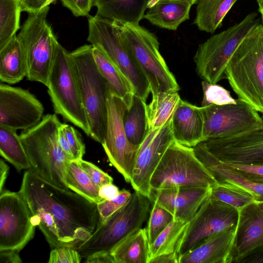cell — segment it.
Returning <instances> with one entry per match:
<instances>
[{"instance_id": "21", "label": "cell", "mask_w": 263, "mask_h": 263, "mask_svg": "<svg viewBox=\"0 0 263 263\" xmlns=\"http://www.w3.org/2000/svg\"><path fill=\"white\" fill-rule=\"evenodd\" d=\"M236 226L212 236L181 256L179 263H232V253Z\"/></svg>"}, {"instance_id": "46", "label": "cell", "mask_w": 263, "mask_h": 263, "mask_svg": "<svg viewBox=\"0 0 263 263\" xmlns=\"http://www.w3.org/2000/svg\"><path fill=\"white\" fill-rule=\"evenodd\" d=\"M19 251L13 250L0 251V263L22 262L19 256Z\"/></svg>"}, {"instance_id": "42", "label": "cell", "mask_w": 263, "mask_h": 263, "mask_svg": "<svg viewBox=\"0 0 263 263\" xmlns=\"http://www.w3.org/2000/svg\"><path fill=\"white\" fill-rule=\"evenodd\" d=\"M82 256L78 251L72 247L63 246L54 248L50 253L48 263H79Z\"/></svg>"}, {"instance_id": "34", "label": "cell", "mask_w": 263, "mask_h": 263, "mask_svg": "<svg viewBox=\"0 0 263 263\" xmlns=\"http://www.w3.org/2000/svg\"><path fill=\"white\" fill-rule=\"evenodd\" d=\"M65 183L70 190L96 204L103 200L99 195L100 187L80 166L77 161L72 160L67 166Z\"/></svg>"}, {"instance_id": "10", "label": "cell", "mask_w": 263, "mask_h": 263, "mask_svg": "<svg viewBox=\"0 0 263 263\" xmlns=\"http://www.w3.org/2000/svg\"><path fill=\"white\" fill-rule=\"evenodd\" d=\"M217 183L196 155L194 148L174 140L153 173L150 186L152 191L185 186L212 188Z\"/></svg>"}, {"instance_id": "4", "label": "cell", "mask_w": 263, "mask_h": 263, "mask_svg": "<svg viewBox=\"0 0 263 263\" xmlns=\"http://www.w3.org/2000/svg\"><path fill=\"white\" fill-rule=\"evenodd\" d=\"M92 48L91 44H85L70 54L89 126V137L102 144L106 132V98L109 85L96 66Z\"/></svg>"}, {"instance_id": "49", "label": "cell", "mask_w": 263, "mask_h": 263, "mask_svg": "<svg viewBox=\"0 0 263 263\" xmlns=\"http://www.w3.org/2000/svg\"><path fill=\"white\" fill-rule=\"evenodd\" d=\"M180 256L175 252L156 256L151 259L149 263H179Z\"/></svg>"}, {"instance_id": "45", "label": "cell", "mask_w": 263, "mask_h": 263, "mask_svg": "<svg viewBox=\"0 0 263 263\" xmlns=\"http://www.w3.org/2000/svg\"><path fill=\"white\" fill-rule=\"evenodd\" d=\"M58 0H19L22 11L36 14Z\"/></svg>"}, {"instance_id": "35", "label": "cell", "mask_w": 263, "mask_h": 263, "mask_svg": "<svg viewBox=\"0 0 263 263\" xmlns=\"http://www.w3.org/2000/svg\"><path fill=\"white\" fill-rule=\"evenodd\" d=\"M21 12L19 0H0V50L16 35Z\"/></svg>"}, {"instance_id": "22", "label": "cell", "mask_w": 263, "mask_h": 263, "mask_svg": "<svg viewBox=\"0 0 263 263\" xmlns=\"http://www.w3.org/2000/svg\"><path fill=\"white\" fill-rule=\"evenodd\" d=\"M174 139L194 147L203 141V117L201 107L180 100L171 121Z\"/></svg>"}, {"instance_id": "27", "label": "cell", "mask_w": 263, "mask_h": 263, "mask_svg": "<svg viewBox=\"0 0 263 263\" xmlns=\"http://www.w3.org/2000/svg\"><path fill=\"white\" fill-rule=\"evenodd\" d=\"M195 153L217 183L229 181L237 184L257 196L256 200H263V184L249 182L233 171L224 167L200 142L194 146Z\"/></svg>"}, {"instance_id": "8", "label": "cell", "mask_w": 263, "mask_h": 263, "mask_svg": "<svg viewBox=\"0 0 263 263\" xmlns=\"http://www.w3.org/2000/svg\"><path fill=\"white\" fill-rule=\"evenodd\" d=\"M87 41L99 48L117 66L131 84L136 95L146 102L149 83L125 45L118 24L97 14L88 16Z\"/></svg>"}, {"instance_id": "18", "label": "cell", "mask_w": 263, "mask_h": 263, "mask_svg": "<svg viewBox=\"0 0 263 263\" xmlns=\"http://www.w3.org/2000/svg\"><path fill=\"white\" fill-rule=\"evenodd\" d=\"M219 161L242 165H263V127L239 135L201 142Z\"/></svg>"}, {"instance_id": "7", "label": "cell", "mask_w": 263, "mask_h": 263, "mask_svg": "<svg viewBox=\"0 0 263 263\" xmlns=\"http://www.w3.org/2000/svg\"><path fill=\"white\" fill-rule=\"evenodd\" d=\"M117 23L125 45L149 83L152 96L178 91L179 84L159 51L155 34L138 23Z\"/></svg>"}, {"instance_id": "6", "label": "cell", "mask_w": 263, "mask_h": 263, "mask_svg": "<svg viewBox=\"0 0 263 263\" xmlns=\"http://www.w3.org/2000/svg\"><path fill=\"white\" fill-rule=\"evenodd\" d=\"M148 198L136 192L129 201L97 227L77 250L82 258L99 253H110L121 241L142 228L150 211Z\"/></svg>"}, {"instance_id": "48", "label": "cell", "mask_w": 263, "mask_h": 263, "mask_svg": "<svg viewBox=\"0 0 263 263\" xmlns=\"http://www.w3.org/2000/svg\"><path fill=\"white\" fill-rule=\"evenodd\" d=\"M58 139L59 144L63 152L71 160H74L70 146L62 128L61 125L59 129Z\"/></svg>"}, {"instance_id": "14", "label": "cell", "mask_w": 263, "mask_h": 263, "mask_svg": "<svg viewBox=\"0 0 263 263\" xmlns=\"http://www.w3.org/2000/svg\"><path fill=\"white\" fill-rule=\"evenodd\" d=\"M238 216L237 209L210 195L188 223L178 250L180 257L212 236L236 226Z\"/></svg>"}, {"instance_id": "43", "label": "cell", "mask_w": 263, "mask_h": 263, "mask_svg": "<svg viewBox=\"0 0 263 263\" xmlns=\"http://www.w3.org/2000/svg\"><path fill=\"white\" fill-rule=\"evenodd\" d=\"M80 166L99 187L113 182V178L95 164L82 159L77 161Z\"/></svg>"}, {"instance_id": "29", "label": "cell", "mask_w": 263, "mask_h": 263, "mask_svg": "<svg viewBox=\"0 0 263 263\" xmlns=\"http://www.w3.org/2000/svg\"><path fill=\"white\" fill-rule=\"evenodd\" d=\"M92 54L96 66L101 74L114 91L123 99L127 107H129L135 95L131 84L112 61L99 48L93 46Z\"/></svg>"}, {"instance_id": "52", "label": "cell", "mask_w": 263, "mask_h": 263, "mask_svg": "<svg viewBox=\"0 0 263 263\" xmlns=\"http://www.w3.org/2000/svg\"><path fill=\"white\" fill-rule=\"evenodd\" d=\"M258 6V11L261 14V18L263 24V0H257Z\"/></svg>"}, {"instance_id": "47", "label": "cell", "mask_w": 263, "mask_h": 263, "mask_svg": "<svg viewBox=\"0 0 263 263\" xmlns=\"http://www.w3.org/2000/svg\"><path fill=\"white\" fill-rule=\"evenodd\" d=\"M119 188L112 183H107L100 187L99 195L102 200L110 199L118 194Z\"/></svg>"}, {"instance_id": "24", "label": "cell", "mask_w": 263, "mask_h": 263, "mask_svg": "<svg viewBox=\"0 0 263 263\" xmlns=\"http://www.w3.org/2000/svg\"><path fill=\"white\" fill-rule=\"evenodd\" d=\"M150 0H93L96 14L119 23H138L144 18Z\"/></svg>"}, {"instance_id": "28", "label": "cell", "mask_w": 263, "mask_h": 263, "mask_svg": "<svg viewBox=\"0 0 263 263\" xmlns=\"http://www.w3.org/2000/svg\"><path fill=\"white\" fill-rule=\"evenodd\" d=\"M238 0H198L193 23L198 29L213 33L222 26L223 18Z\"/></svg>"}, {"instance_id": "39", "label": "cell", "mask_w": 263, "mask_h": 263, "mask_svg": "<svg viewBox=\"0 0 263 263\" xmlns=\"http://www.w3.org/2000/svg\"><path fill=\"white\" fill-rule=\"evenodd\" d=\"M132 194L123 189L110 199H104L97 204L99 222H104L114 213L125 206L132 198Z\"/></svg>"}, {"instance_id": "32", "label": "cell", "mask_w": 263, "mask_h": 263, "mask_svg": "<svg viewBox=\"0 0 263 263\" xmlns=\"http://www.w3.org/2000/svg\"><path fill=\"white\" fill-rule=\"evenodd\" d=\"M0 154L19 172L31 166L16 130L0 125Z\"/></svg>"}, {"instance_id": "41", "label": "cell", "mask_w": 263, "mask_h": 263, "mask_svg": "<svg viewBox=\"0 0 263 263\" xmlns=\"http://www.w3.org/2000/svg\"><path fill=\"white\" fill-rule=\"evenodd\" d=\"M61 127L70 146L74 160L82 159L85 153V146L80 134L70 125L62 123Z\"/></svg>"}, {"instance_id": "30", "label": "cell", "mask_w": 263, "mask_h": 263, "mask_svg": "<svg viewBox=\"0 0 263 263\" xmlns=\"http://www.w3.org/2000/svg\"><path fill=\"white\" fill-rule=\"evenodd\" d=\"M181 99L178 91L159 92L146 105L148 129H159L171 122Z\"/></svg>"}, {"instance_id": "36", "label": "cell", "mask_w": 263, "mask_h": 263, "mask_svg": "<svg viewBox=\"0 0 263 263\" xmlns=\"http://www.w3.org/2000/svg\"><path fill=\"white\" fill-rule=\"evenodd\" d=\"M210 195L232 205L238 211L257 198V196L252 192L229 181L217 183L211 188Z\"/></svg>"}, {"instance_id": "15", "label": "cell", "mask_w": 263, "mask_h": 263, "mask_svg": "<svg viewBox=\"0 0 263 263\" xmlns=\"http://www.w3.org/2000/svg\"><path fill=\"white\" fill-rule=\"evenodd\" d=\"M0 193V251L20 252L34 234L31 211L19 192Z\"/></svg>"}, {"instance_id": "1", "label": "cell", "mask_w": 263, "mask_h": 263, "mask_svg": "<svg viewBox=\"0 0 263 263\" xmlns=\"http://www.w3.org/2000/svg\"><path fill=\"white\" fill-rule=\"evenodd\" d=\"M27 202L32 222L51 248L77 250L99 222L97 204L69 189L56 186L28 170L18 191Z\"/></svg>"}, {"instance_id": "40", "label": "cell", "mask_w": 263, "mask_h": 263, "mask_svg": "<svg viewBox=\"0 0 263 263\" xmlns=\"http://www.w3.org/2000/svg\"><path fill=\"white\" fill-rule=\"evenodd\" d=\"M219 161L224 167L233 171L245 180L263 184V165H242Z\"/></svg>"}, {"instance_id": "13", "label": "cell", "mask_w": 263, "mask_h": 263, "mask_svg": "<svg viewBox=\"0 0 263 263\" xmlns=\"http://www.w3.org/2000/svg\"><path fill=\"white\" fill-rule=\"evenodd\" d=\"M203 141L230 137L263 127V119L253 107L236 99V103L201 106Z\"/></svg>"}, {"instance_id": "33", "label": "cell", "mask_w": 263, "mask_h": 263, "mask_svg": "<svg viewBox=\"0 0 263 263\" xmlns=\"http://www.w3.org/2000/svg\"><path fill=\"white\" fill-rule=\"evenodd\" d=\"M188 223L174 219L149 245V260L159 255L175 252L178 253Z\"/></svg>"}, {"instance_id": "16", "label": "cell", "mask_w": 263, "mask_h": 263, "mask_svg": "<svg viewBox=\"0 0 263 263\" xmlns=\"http://www.w3.org/2000/svg\"><path fill=\"white\" fill-rule=\"evenodd\" d=\"M232 262L263 263V200H254L238 211Z\"/></svg>"}, {"instance_id": "26", "label": "cell", "mask_w": 263, "mask_h": 263, "mask_svg": "<svg viewBox=\"0 0 263 263\" xmlns=\"http://www.w3.org/2000/svg\"><path fill=\"white\" fill-rule=\"evenodd\" d=\"M110 253L116 263H148L149 243L146 228H141L127 236Z\"/></svg>"}, {"instance_id": "20", "label": "cell", "mask_w": 263, "mask_h": 263, "mask_svg": "<svg viewBox=\"0 0 263 263\" xmlns=\"http://www.w3.org/2000/svg\"><path fill=\"white\" fill-rule=\"evenodd\" d=\"M211 190L193 186L166 187L152 190L149 199L169 211L174 219L189 222L210 196Z\"/></svg>"}, {"instance_id": "53", "label": "cell", "mask_w": 263, "mask_h": 263, "mask_svg": "<svg viewBox=\"0 0 263 263\" xmlns=\"http://www.w3.org/2000/svg\"><path fill=\"white\" fill-rule=\"evenodd\" d=\"M158 0H150L148 4V8L151 7L156 2H157ZM180 1H186L190 4H192V5L194 4H196L198 0H180Z\"/></svg>"}, {"instance_id": "37", "label": "cell", "mask_w": 263, "mask_h": 263, "mask_svg": "<svg viewBox=\"0 0 263 263\" xmlns=\"http://www.w3.org/2000/svg\"><path fill=\"white\" fill-rule=\"evenodd\" d=\"M174 219L173 215L157 203H153L147 228H146L149 245Z\"/></svg>"}, {"instance_id": "25", "label": "cell", "mask_w": 263, "mask_h": 263, "mask_svg": "<svg viewBox=\"0 0 263 263\" xmlns=\"http://www.w3.org/2000/svg\"><path fill=\"white\" fill-rule=\"evenodd\" d=\"M27 64L23 46L15 36L0 50L1 82L14 84L27 76Z\"/></svg>"}, {"instance_id": "51", "label": "cell", "mask_w": 263, "mask_h": 263, "mask_svg": "<svg viewBox=\"0 0 263 263\" xmlns=\"http://www.w3.org/2000/svg\"><path fill=\"white\" fill-rule=\"evenodd\" d=\"M9 166L3 159L0 160V193L4 190L5 182L9 172Z\"/></svg>"}, {"instance_id": "38", "label": "cell", "mask_w": 263, "mask_h": 263, "mask_svg": "<svg viewBox=\"0 0 263 263\" xmlns=\"http://www.w3.org/2000/svg\"><path fill=\"white\" fill-rule=\"evenodd\" d=\"M203 90L202 106L210 104L222 105L236 103V99H233L230 92L217 84H211L203 80L201 82Z\"/></svg>"}, {"instance_id": "23", "label": "cell", "mask_w": 263, "mask_h": 263, "mask_svg": "<svg viewBox=\"0 0 263 263\" xmlns=\"http://www.w3.org/2000/svg\"><path fill=\"white\" fill-rule=\"evenodd\" d=\"M190 3L180 0H158L145 13L144 18L160 28L176 30L189 19L192 7Z\"/></svg>"}, {"instance_id": "12", "label": "cell", "mask_w": 263, "mask_h": 263, "mask_svg": "<svg viewBox=\"0 0 263 263\" xmlns=\"http://www.w3.org/2000/svg\"><path fill=\"white\" fill-rule=\"evenodd\" d=\"M106 104V132L101 144L110 163L127 182H130L140 145H133L127 139L123 123V115L127 106L110 85Z\"/></svg>"}, {"instance_id": "19", "label": "cell", "mask_w": 263, "mask_h": 263, "mask_svg": "<svg viewBox=\"0 0 263 263\" xmlns=\"http://www.w3.org/2000/svg\"><path fill=\"white\" fill-rule=\"evenodd\" d=\"M174 141L171 122L160 128L148 129L140 145L130 182L136 192L149 198L152 176L165 151Z\"/></svg>"}, {"instance_id": "5", "label": "cell", "mask_w": 263, "mask_h": 263, "mask_svg": "<svg viewBox=\"0 0 263 263\" xmlns=\"http://www.w3.org/2000/svg\"><path fill=\"white\" fill-rule=\"evenodd\" d=\"M46 86L55 114L89 136V126L70 52L58 41Z\"/></svg>"}, {"instance_id": "44", "label": "cell", "mask_w": 263, "mask_h": 263, "mask_svg": "<svg viewBox=\"0 0 263 263\" xmlns=\"http://www.w3.org/2000/svg\"><path fill=\"white\" fill-rule=\"evenodd\" d=\"M63 5L77 17L88 16L93 0H60Z\"/></svg>"}, {"instance_id": "31", "label": "cell", "mask_w": 263, "mask_h": 263, "mask_svg": "<svg viewBox=\"0 0 263 263\" xmlns=\"http://www.w3.org/2000/svg\"><path fill=\"white\" fill-rule=\"evenodd\" d=\"M146 104L135 94L132 103L125 110L123 123L129 142L135 145H140L148 131Z\"/></svg>"}, {"instance_id": "2", "label": "cell", "mask_w": 263, "mask_h": 263, "mask_svg": "<svg viewBox=\"0 0 263 263\" xmlns=\"http://www.w3.org/2000/svg\"><path fill=\"white\" fill-rule=\"evenodd\" d=\"M61 124L56 114H48L34 126L23 130L20 137L28 157L30 170L47 181L69 189L65 176L72 160L59 144L58 136Z\"/></svg>"}, {"instance_id": "9", "label": "cell", "mask_w": 263, "mask_h": 263, "mask_svg": "<svg viewBox=\"0 0 263 263\" xmlns=\"http://www.w3.org/2000/svg\"><path fill=\"white\" fill-rule=\"evenodd\" d=\"M259 22L257 14L250 13L240 23L199 44L194 57L198 76L211 84L226 79L225 71L229 60L245 37Z\"/></svg>"}, {"instance_id": "3", "label": "cell", "mask_w": 263, "mask_h": 263, "mask_svg": "<svg viewBox=\"0 0 263 263\" xmlns=\"http://www.w3.org/2000/svg\"><path fill=\"white\" fill-rule=\"evenodd\" d=\"M226 79L238 99L263 113V24L245 37L229 60Z\"/></svg>"}, {"instance_id": "11", "label": "cell", "mask_w": 263, "mask_h": 263, "mask_svg": "<svg viewBox=\"0 0 263 263\" xmlns=\"http://www.w3.org/2000/svg\"><path fill=\"white\" fill-rule=\"evenodd\" d=\"M49 7L36 14H29L17 37L25 52L26 78L30 81L47 84L58 41L47 21Z\"/></svg>"}, {"instance_id": "50", "label": "cell", "mask_w": 263, "mask_h": 263, "mask_svg": "<svg viewBox=\"0 0 263 263\" xmlns=\"http://www.w3.org/2000/svg\"><path fill=\"white\" fill-rule=\"evenodd\" d=\"M87 263H116L111 253H99L91 255L84 261Z\"/></svg>"}, {"instance_id": "17", "label": "cell", "mask_w": 263, "mask_h": 263, "mask_svg": "<svg viewBox=\"0 0 263 263\" xmlns=\"http://www.w3.org/2000/svg\"><path fill=\"white\" fill-rule=\"evenodd\" d=\"M44 107L26 89L0 84V125L15 130H25L42 119Z\"/></svg>"}]
</instances>
